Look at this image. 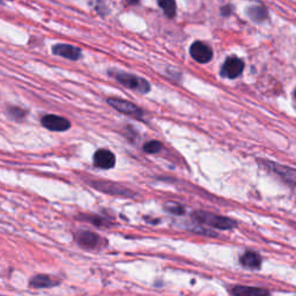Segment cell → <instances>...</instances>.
<instances>
[{
    "label": "cell",
    "mask_w": 296,
    "mask_h": 296,
    "mask_svg": "<svg viewBox=\"0 0 296 296\" xmlns=\"http://www.w3.org/2000/svg\"><path fill=\"white\" fill-rule=\"evenodd\" d=\"M193 218L200 222V223H204L206 225H210V227L213 228H219V229H231L236 227V222L231 219H228L225 217H220L216 216V214L207 213V212H195L193 213Z\"/></svg>",
    "instance_id": "1"
},
{
    "label": "cell",
    "mask_w": 296,
    "mask_h": 296,
    "mask_svg": "<svg viewBox=\"0 0 296 296\" xmlns=\"http://www.w3.org/2000/svg\"><path fill=\"white\" fill-rule=\"evenodd\" d=\"M112 75L115 76V79L117 80L119 83H122L123 86L130 88V89H136L144 94L148 93V91L150 90L149 83H148L145 79H142V77L133 75V74L115 72Z\"/></svg>",
    "instance_id": "2"
},
{
    "label": "cell",
    "mask_w": 296,
    "mask_h": 296,
    "mask_svg": "<svg viewBox=\"0 0 296 296\" xmlns=\"http://www.w3.org/2000/svg\"><path fill=\"white\" fill-rule=\"evenodd\" d=\"M108 103L111 105L112 108L116 109V110L122 112V114L129 115L131 117L142 119L144 112L142 109L139 107H137L136 104L131 103V102L125 101V100H121V98H108Z\"/></svg>",
    "instance_id": "3"
},
{
    "label": "cell",
    "mask_w": 296,
    "mask_h": 296,
    "mask_svg": "<svg viewBox=\"0 0 296 296\" xmlns=\"http://www.w3.org/2000/svg\"><path fill=\"white\" fill-rule=\"evenodd\" d=\"M41 122L42 125H43L45 129L50 130V131L64 132L68 131V130L71 128V123H70L68 119L56 115H45L44 117L42 118Z\"/></svg>",
    "instance_id": "4"
},
{
    "label": "cell",
    "mask_w": 296,
    "mask_h": 296,
    "mask_svg": "<svg viewBox=\"0 0 296 296\" xmlns=\"http://www.w3.org/2000/svg\"><path fill=\"white\" fill-rule=\"evenodd\" d=\"M190 54H191L192 58L200 64L209 63L213 57L212 49L203 42H195L190 48Z\"/></svg>",
    "instance_id": "5"
},
{
    "label": "cell",
    "mask_w": 296,
    "mask_h": 296,
    "mask_svg": "<svg viewBox=\"0 0 296 296\" xmlns=\"http://www.w3.org/2000/svg\"><path fill=\"white\" fill-rule=\"evenodd\" d=\"M116 163V157L114 153L109 149H98L94 154L95 167L101 169H110Z\"/></svg>",
    "instance_id": "6"
},
{
    "label": "cell",
    "mask_w": 296,
    "mask_h": 296,
    "mask_svg": "<svg viewBox=\"0 0 296 296\" xmlns=\"http://www.w3.org/2000/svg\"><path fill=\"white\" fill-rule=\"evenodd\" d=\"M243 69H244V64H243V62L241 61V59H238L236 57H230V58H228L223 64L221 74L223 76L234 79V77H237L239 74L242 73Z\"/></svg>",
    "instance_id": "7"
},
{
    "label": "cell",
    "mask_w": 296,
    "mask_h": 296,
    "mask_svg": "<svg viewBox=\"0 0 296 296\" xmlns=\"http://www.w3.org/2000/svg\"><path fill=\"white\" fill-rule=\"evenodd\" d=\"M75 241L84 249H95L100 244V237L93 231L81 230L75 234Z\"/></svg>",
    "instance_id": "8"
},
{
    "label": "cell",
    "mask_w": 296,
    "mask_h": 296,
    "mask_svg": "<svg viewBox=\"0 0 296 296\" xmlns=\"http://www.w3.org/2000/svg\"><path fill=\"white\" fill-rule=\"evenodd\" d=\"M95 188H97L101 191L108 192L110 195H117V196H126V197H132L133 193L130 191L129 189L123 188V186L115 184V183L110 182H96L94 184Z\"/></svg>",
    "instance_id": "9"
},
{
    "label": "cell",
    "mask_w": 296,
    "mask_h": 296,
    "mask_svg": "<svg viewBox=\"0 0 296 296\" xmlns=\"http://www.w3.org/2000/svg\"><path fill=\"white\" fill-rule=\"evenodd\" d=\"M55 55L61 56V57L71 59V61H76L80 58L81 51L79 49L69 44H57L52 49Z\"/></svg>",
    "instance_id": "10"
},
{
    "label": "cell",
    "mask_w": 296,
    "mask_h": 296,
    "mask_svg": "<svg viewBox=\"0 0 296 296\" xmlns=\"http://www.w3.org/2000/svg\"><path fill=\"white\" fill-rule=\"evenodd\" d=\"M231 293L234 296H269L270 293L266 290L258 287L236 286L232 288Z\"/></svg>",
    "instance_id": "11"
},
{
    "label": "cell",
    "mask_w": 296,
    "mask_h": 296,
    "mask_svg": "<svg viewBox=\"0 0 296 296\" xmlns=\"http://www.w3.org/2000/svg\"><path fill=\"white\" fill-rule=\"evenodd\" d=\"M241 264L248 269H259L262 265V257L256 252L248 251L241 257Z\"/></svg>",
    "instance_id": "12"
},
{
    "label": "cell",
    "mask_w": 296,
    "mask_h": 296,
    "mask_svg": "<svg viewBox=\"0 0 296 296\" xmlns=\"http://www.w3.org/2000/svg\"><path fill=\"white\" fill-rule=\"evenodd\" d=\"M56 285H58V281H55L52 278L45 276V274H38L30 280V286L34 288H49L54 287Z\"/></svg>",
    "instance_id": "13"
},
{
    "label": "cell",
    "mask_w": 296,
    "mask_h": 296,
    "mask_svg": "<svg viewBox=\"0 0 296 296\" xmlns=\"http://www.w3.org/2000/svg\"><path fill=\"white\" fill-rule=\"evenodd\" d=\"M267 165L272 167L273 170L276 171L278 175L281 176V177L286 179L287 182L296 183V170H294V169L283 167V165H279V164H272V163H267Z\"/></svg>",
    "instance_id": "14"
},
{
    "label": "cell",
    "mask_w": 296,
    "mask_h": 296,
    "mask_svg": "<svg viewBox=\"0 0 296 296\" xmlns=\"http://www.w3.org/2000/svg\"><path fill=\"white\" fill-rule=\"evenodd\" d=\"M158 5L162 9L165 15L168 17H174L176 14V3L175 0H157Z\"/></svg>",
    "instance_id": "15"
},
{
    "label": "cell",
    "mask_w": 296,
    "mask_h": 296,
    "mask_svg": "<svg viewBox=\"0 0 296 296\" xmlns=\"http://www.w3.org/2000/svg\"><path fill=\"white\" fill-rule=\"evenodd\" d=\"M249 15L255 21H263L266 19L267 12L262 6H253L251 8H249Z\"/></svg>",
    "instance_id": "16"
},
{
    "label": "cell",
    "mask_w": 296,
    "mask_h": 296,
    "mask_svg": "<svg viewBox=\"0 0 296 296\" xmlns=\"http://www.w3.org/2000/svg\"><path fill=\"white\" fill-rule=\"evenodd\" d=\"M162 149V144L160 142H156V140H153V142H148L144 146V150L146 151L147 154H156Z\"/></svg>",
    "instance_id": "17"
},
{
    "label": "cell",
    "mask_w": 296,
    "mask_h": 296,
    "mask_svg": "<svg viewBox=\"0 0 296 296\" xmlns=\"http://www.w3.org/2000/svg\"><path fill=\"white\" fill-rule=\"evenodd\" d=\"M165 210H167L168 212H170V213L177 214V216L184 213V209H183L181 205H178V204H176V203H168L167 205H165Z\"/></svg>",
    "instance_id": "18"
},
{
    "label": "cell",
    "mask_w": 296,
    "mask_h": 296,
    "mask_svg": "<svg viewBox=\"0 0 296 296\" xmlns=\"http://www.w3.org/2000/svg\"><path fill=\"white\" fill-rule=\"evenodd\" d=\"M9 114L12 116L13 118L15 119H21L24 117V111L21 110V109H17V108H10L9 109Z\"/></svg>",
    "instance_id": "19"
},
{
    "label": "cell",
    "mask_w": 296,
    "mask_h": 296,
    "mask_svg": "<svg viewBox=\"0 0 296 296\" xmlns=\"http://www.w3.org/2000/svg\"><path fill=\"white\" fill-rule=\"evenodd\" d=\"M87 220L91 221L94 224H96V225H105V224H108L107 221H104L103 219H101V218H98V217L97 218L96 217H93V219H91V218H88Z\"/></svg>",
    "instance_id": "20"
},
{
    "label": "cell",
    "mask_w": 296,
    "mask_h": 296,
    "mask_svg": "<svg viewBox=\"0 0 296 296\" xmlns=\"http://www.w3.org/2000/svg\"><path fill=\"white\" fill-rule=\"evenodd\" d=\"M230 10H229V7H224V8H222V13L224 14H228Z\"/></svg>",
    "instance_id": "21"
},
{
    "label": "cell",
    "mask_w": 296,
    "mask_h": 296,
    "mask_svg": "<svg viewBox=\"0 0 296 296\" xmlns=\"http://www.w3.org/2000/svg\"><path fill=\"white\" fill-rule=\"evenodd\" d=\"M132 1H137V0H132Z\"/></svg>",
    "instance_id": "22"
},
{
    "label": "cell",
    "mask_w": 296,
    "mask_h": 296,
    "mask_svg": "<svg viewBox=\"0 0 296 296\" xmlns=\"http://www.w3.org/2000/svg\"><path fill=\"white\" fill-rule=\"evenodd\" d=\"M295 96H296V91H295Z\"/></svg>",
    "instance_id": "23"
}]
</instances>
